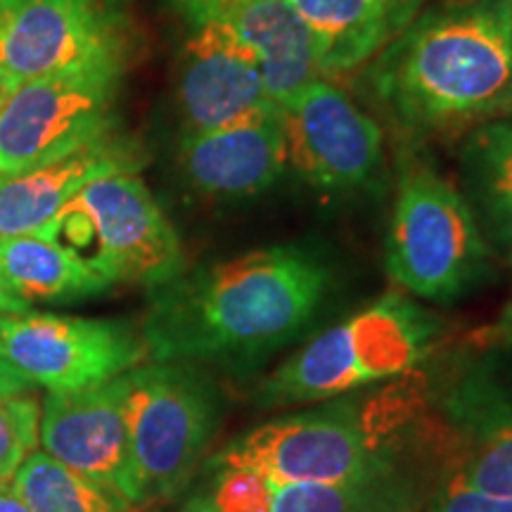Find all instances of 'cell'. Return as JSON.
I'll use <instances>...</instances> for the list:
<instances>
[{
    "label": "cell",
    "instance_id": "21",
    "mask_svg": "<svg viewBox=\"0 0 512 512\" xmlns=\"http://www.w3.org/2000/svg\"><path fill=\"white\" fill-rule=\"evenodd\" d=\"M465 159L491 228L512 247V114L479 128Z\"/></svg>",
    "mask_w": 512,
    "mask_h": 512
},
{
    "label": "cell",
    "instance_id": "26",
    "mask_svg": "<svg viewBox=\"0 0 512 512\" xmlns=\"http://www.w3.org/2000/svg\"><path fill=\"white\" fill-rule=\"evenodd\" d=\"M174 3L192 19V22L200 24L207 17L214 15V12L228 8V5L238 3V0H174Z\"/></svg>",
    "mask_w": 512,
    "mask_h": 512
},
{
    "label": "cell",
    "instance_id": "14",
    "mask_svg": "<svg viewBox=\"0 0 512 512\" xmlns=\"http://www.w3.org/2000/svg\"><path fill=\"white\" fill-rule=\"evenodd\" d=\"M178 162L188 183L209 197H252L287 169L278 107L240 124L181 136Z\"/></svg>",
    "mask_w": 512,
    "mask_h": 512
},
{
    "label": "cell",
    "instance_id": "3",
    "mask_svg": "<svg viewBox=\"0 0 512 512\" xmlns=\"http://www.w3.org/2000/svg\"><path fill=\"white\" fill-rule=\"evenodd\" d=\"M437 320L401 294H387L368 309L311 339L261 389L268 406L335 399L363 384L389 380L418 366L432 347Z\"/></svg>",
    "mask_w": 512,
    "mask_h": 512
},
{
    "label": "cell",
    "instance_id": "19",
    "mask_svg": "<svg viewBox=\"0 0 512 512\" xmlns=\"http://www.w3.org/2000/svg\"><path fill=\"white\" fill-rule=\"evenodd\" d=\"M0 273L10 292L29 306L93 297L112 287L72 249L41 233L0 240Z\"/></svg>",
    "mask_w": 512,
    "mask_h": 512
},
{
    "label": "cell",
    "instance_id": "18",
    "mask_svg": "<svg viewBox=\"0 0 512 512\" xmlns=\"http://www.w3.org/2000/svg\"><path fill=\"white\" fill-rule=\"evenodd\" d=\"M460 463L448 486L512 496V396L489 377H470L448 403Z\"/></svg>",
    "mask_w": 512,
    "mask_h": 512
},
{
    "label": "cell",
    "instance_id": "16",
    "mask_svg": "<svg viewBox=\"0 0 512 512\" xmlns=\"http://www.w3.org/2000/svg\"><path fill=\"white\" fill-rule=\"evenodd\" d=\"M207 19H219L247 50L278 107L311 81L323 79L316 38L287 0H238Z\"/></svg>",
    "mask_w": 512,
    "mask_h": 512
},
{
    "label": "cell",
    "instance_id": "17",
    "mask_svg": "<svg viewBox=\"0 0 512 512\" xmlns=\"http://www.w3.org/2000/svg\"><path fill=\"white\" fill-rule=\"evenodd\" d=\"M316 38L323 79L368 67L422 12L425 0H287Z\"/></svg>",
    "mask_w": 512,
    "mask_h": 512
},
{
    "label": "cell",
    "instance_id": "23",
    "mask_svg": "<svg viewBox=\"0 0 512 512\" xmlns=\"http://www.w3.org/2000/svg\"><path fill=\"white\" fill-rule=\"evenodd\" d=\"M207 484L190 498L183 512H268L271 479L233 467H207Z\"/></svg>",
    "mask_w": 512,
    "mask_h": 512
},
{
    "label": "cell",
    "instance_id": "2",
    "mask_svg": "<svg viewBox=\"0 0 512 512\" xmlns=\"http://www.w3.org/2000/svg\"><path fill=\"white\" fill-rule=\"evenodd\" d=\"M382 110L411 131L463 126L512 102V0H446L366 67Z\"/></svg>",
    "mask_w": 512,
    "mask_h": 512
},
{
    "label": "cell",
    "instance_id": "4",
    "mask_svg": "<svg viewBox=\"0 0 512 512\" xmlns=\"http://www.w3.org/2000/svg\"><path fill=\"white\" fill-rule=\"evenodd\" d=\"M110 285L157 287L183 271V247L138 171H114L81 188L46 228Z\"/></svg>",
    "mask_w": 512,
    "mask_h": 512
},
{
    "label": "cell",
    "instance_id": "20",
    "mask_svg": "<svg viewBox=\"0 0 512 512\" xmlns=\"http://www.w3.org/2000/svg\"><path fill=\"white\" fill-rule=\"evenodd\" d=\"M12 482L31 512H136L126 501L57 463L46 451L29 456Z\"/></svg>",
    "mask_w": 512,
    "mask_h": 512
},
{
    "label": "cell",
    "instance_id": "10",
    "mask_svg": "<svg viewBox=\"0 0 512 512\" xmlns=\"http://www.w3.org/2000/svg\"><path fill=\"white\" fill-rule=\"evenodd\" d=\"M0 358L34 389L64 394L128 373L147 349L124 323L29 309L0 316Z\"/></svg>",
    "mask_w": 512,
    "mask_h": 512
},
{
    "label": "cell",
    "instance_id": "7",
    "mask_svg": "<svg viewBox=\"0 0 512 512\" xmlns=\"http://www.w3.org/2000/svg\"><path fill=\"white\" fill-rule=\"evenodd\" d=\"M124 74V64H98L17 86L0 105V181L41 169L112 131Z\"/></svg>",
    "mask_w": 512,
    "mask_h": 512
},
{
    "label": "cell",
    "instance_id": "24",
    "mask_svg": "<svg viewBox=\"0 0 512 512\" xmlns=\"http://www.w3.org/2000/svg\"><path fill=\"white\" fill-rule=\"evenodd\" d=\"M41 444V403L31 394L0 396V482L15 479L19 467Z\"/></svg>",
    "mask_w": 512,
    "mask_h": 512
},
{
    "label": "cell",
    "instance_id": "6",
    "mask_svg": "<svg viewBox=\"0 0 512 512\" xmlns=\"http://www.w3.org/2000/svg\"><path fill=\"white\" fill-rule=\"evenodd\" d=\"M486 247L463 195L432 166L399 181L387 240V273L422 299H451L482 273Z\"/></svg>",
    "mask_w": 512,
    "mask_h": 512
},
{
    "label": "cell",
    "instance_id": "12",
    "mask_svg": "<svg viewBox=\"0 0 512 512\" xmlns=\"http://www.w3.org/2000/svg\"><path fill=\"white\" fill-rule=\"evenodd\" d=\"M41 446L50 458L107 494L136 510L143 508L119 377L79 392L46 394L41 403Z\"/></svg>",
    "mask_w": 512,
    "mask_h": 512
},
{
    "label": "cell",
    "instance_id": "15",
    "mask_svg": "<svg viewBox=\"0 0 512 512\" xmlns=\"http://www.w3.org/2000/svg\"><path fill=\"white\" fill-rule=\"evenodd\" d=\"M138 169L140 147L112 128L41 169L0 181V240L43 230L95 178Z\"/></svg>",
    "mask_w": 512,
    "mask_h": 512
},
{
    "label": "cell",
    "instance_id": "27",
    "mask_svg": "<svg viewBox=\"0 0 512 512\" xmlns=\"http://www.w3.org/2000/svg\"><path fill=\"white\" fill-rule=\"evenodd\" d=\"M34 392V384L24 380L15 368H10L8 363L0 358V396H12V394H31Z\"/></svg>",
    "mask_w": 512,
    "mask_h": 512
},
{
    "label": "cell",
    "instance_id": "11",
    "mask_svg": "<svg viewBox=\"0 0 512 512\" xmlns=\"http://www.w3.org/2000/svg\"><path fill=\"white\" fill-rule=\"evenodd\" d=\"M278 114L287 169L313 188L354 190L380 166V124L332 81H311Z\"/></svg>",
    "mask_w": 512,
    "mask_h": 512
},
{
    "label": "cell",
    "instance_id": "13",
    "mask_svg": "<svg viewBox=\"0 0 512 512\" xmlns=\"http://www.w3.org/2000/svg\"><path fill=\"white\" fill-rule=\"evenodd\" d=\"M259 69L219 19L195 24L178 74L183 133H204L275 110Z\"/></svg>",
    "mask_w": 512,
    "mask_h": 512
},
{
    "label": "cell",
    "instance_id": "29",
    "mask_svg": "<svg viewBox=\"0 0 512 512\" xmlns=\"http://www.w3.org/2000/svg\"><path fill=\"white\" fill-rule=\"evenodd\" d=\"M31 306L24 304L22 299H17L15 294L10 292V287L5 285L3 273H0V316H8V313H22L29 311Z\"/></svg>",
    "mask_w": 512,
    "mask_h": 512
},
{
    "label": "cell",
    "instance_id": "22",
    "mask_svg": "<svg viewBox=\"0 0 512 512\" xmlns=\"http://www.w3.org/2000/svg\"><path fill=\"white\" fill-rule=\"evenodd\" d=\"M396 494L384 479L368 484H275L268 512H396Z\"/></svg>",
    "mask_w": 512,
    "mask_h": 512
},
{
    "label": "cell",
    "instance_id": "5",
    "mask_svg": "<svg viewBox=\"0 0 512 512\" xmlns=\"http://www.w3.org/2000/svg\"><path fill=\"white\" fill-rule=\"evenodd\" d=\"M140 505L178 494L219 425V396L192 363H147L119 375Z\"/></svg>",
    "mask_w": 512,
    "mask_h": 512
},
{
    "label": "cell",
    "instance_id": "28",
    "mask_svg": "<svg viewBox=\"0 0 512 512\" xmlns=\"http://www.w3.org/2000/svg\"><path fill=\"white\" fill-rule=\"evenodd\" d=\"M0 512H31L15 482H0Z\"/></svg>",
    "mask_w": 512,
    "mask_h": 512
},
{
    "label": "cell",
    "instance_id": "25",
    "mask_svg": "<svg viewBox=\"0 0 512 512\" xmlns=\"http://www.w3.org/2000/svg\"><path fill=\"white\" fill-rule=\"evenodd\" d=\"M425 512H512V496H494L484 491L448 486L427 505Z\"/></svg>",
    "mask_w": 512,
    "mask_h": 512
},
{
    "label": "cell",
    "instance_id": "9",
    "mask_svg": "<svg viewBox=\"0 0 512 512\" xmlns=\"http://www.w3.org/2000/svg\"><path fill=\"white\" fill-rule=\"evenodd\" d=\"M119 0H0V74L12 88L98 64H128Z\"/></svg>",
    "mask_w": 512,
    "mask_h": 512
},
{
    "label": "cell",
    "instance_id": "30",
    "mask_svg": "<svg viewBox=\"0 0 512 512\" xmlns=\"http://www.w3.org/2000/svg\"><path fill=\"white\" fill-rule=\"evenodd\" d=\"M491 335H494L496 342H505V344H512V304L508 309L503 311V316L498 323L494 325V330H491Z\"/></svg>",
    "mask_w": 512,
    "mask_h": 512
},
{
    "label": "cell",
    "instance_id": "1",
    "mask_svg": "<svg viewBox=\"0 0 512 512\" xmlns=\"http://www.w3.org/2000/svg\"><path fill=\"white\" fill-rule=\"evenodd\" d=\"M328 287L323 261L294 245L183 268L152 287L140 328L147 358L249 366L292 342L318 313Z\"/></svg>",
    "mask_w": 512,
    "mask_h": 512
},
{
    "label": "cell",
    "instance_id": "31",
    "mask_svg": "<svg viewBox=\"0 0 512 512\" xmlns=\"http://www.w3.org/2000/svg\"><path fill=\"white\" fill-rule=\"evenodd\" d=\"M12 91H15V88H12L10 83L5 81V76L0 74V105H3V102L10 98V93H12Z\"/></svg>",
    "mask_w": 512,
    "mask_h": 512
},
{
    "label": "cell",
    "instance_id": "8",
    "mask_svg": "<svg viewBox=\"0 0 512 512\" xmlns=\"http://www.w3.org/2000/svg\"><path fill=\"white\" fill-rule=\"evenodd\" d=\"M207 467L249 470L275 484H368L389 477L382 453L347 406L266 422L230 441Z\"/></svg>",
    "mask_w": 512,
    "mask_h": 512
}]
</instances>
